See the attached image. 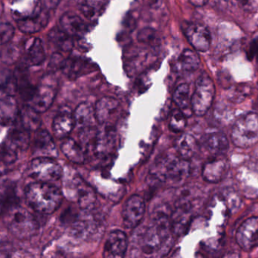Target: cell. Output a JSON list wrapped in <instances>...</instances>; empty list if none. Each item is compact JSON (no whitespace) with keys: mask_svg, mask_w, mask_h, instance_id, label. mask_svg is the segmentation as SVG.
I'll use <instances>...</instances> for the list:
<instances>
[{"mask_svg":"<svg viewBox=\"0 0 258 258\" xmlns=\"http://www.w3.org/2000/svg\"><path fill=\"white\" fill-rule=\"evenodd\" d=\"M19 118L22 123V127L28 131L39 129L40 125V118L38 117V113L32 109L31 107L20 111Z\"/></svg>","mask_w":258,"mask_h":258,"instance_id":"32","label":"cell"},{"mask_svg":"<svg viewBox=\"0 0 258 258\" xmlns=\"http://www.w3.org/2000/svg\"><path fill=\"white\" fill-rule=\"evenodd\" d=\"M40 0H13L11 13L16 21L24 20L38 16L42 12Z\"/></svg>","mask_w":258,"mask_h":258,"instance_id":"13","label":"cell"},{"mask_svg":"<svg viewBox=\"0 0 258 258\" xmlns=\"http://www.w3.org/2000/svg\"><path fill=\"white\" fill-rule=\"evenodd\" d=\"M6 211V208L4 206V203H3L2 201L0 199V217L3 216V214H4V212Z\"/></svg>","mask_w":258,"mask_h":258,"instance_id":"42","label":"cell"},{"mask_svg":"<svg viewBox=\"0 0 258 258\" xmlns=\"http://www.w3.org/2000/svg\"><path fill=\"white\" fill-rule=\"evenodd\" d=\"M186 126L185 114L181 110H173L170 114L169 128L172 132L179 133L185 130Z\"/></svg>","mask_w":258,"mask_h":258,"instance_id":"34","label":"cell"},{"mask_svg":"<svg viewBox=\"0 0 258 258\" xmlns=\"http://www.w3.org/2000/svg\"><path fill=\"white\" fill-rule=\"evenodd\" d=\"M7 164L0 161V186L5 183L7 177Z\"/></svg>","mask_w":258,"mask_h":258,"instance_id":"39","label":"cell"},{"mask_svg":"<svg viewBox=\"0 0 258 258\" xmlns=\"http://www.w3.org/2000/svg\"><path fill=\"white\" fill-rule=\"evenodd\" d=\"M15 28L8 22L0 23V45H5L10 43L14 37Z\"/></svg>","mask_w":258,"mask_h":258,"instance_id":"35","label":"cell"},{"mask_svg":"<svg viewBox=\"0 0 258 258\" xmlns=\"http://www.w3.org/2000/svg\"><path fill=\"white\" fill-rule=\"evenodd\" d=\"M258 139V119L256 113L249 112L234 123L231 140L235 146L247 149L256 144Z\"/></svg>","mask_w":258,"mask_h":258,"instance_id":"4","label":"cell"},{"mask_svg":"<svg viewBox=\"0 0 258 258\" xmlns=\"http://www.w3.org/2000/svg\"><path fill=\"white\" fill-rule=\"evenodd\" d=\"M3 217L7 229L19 239L28 240L37 233L39 224L37 219L22 207L18 205L10 207Z\"/></svg>","mask_w":258,"mask_h":258,"instance_id":"2","label":"cell"},{"mask_svg":"<svg viewBox=\"0 0 258 258\" xmlns=\"http://www.w3.org/2000/svg\"><path fill=\"white\" fill-rule=\"evenodd\" d=\"M78 200L80 207L84 211H91L96 205V192L90 185L81 181L78 182Z\"/></svg>","mask_w":258,"mask_h":258,"instance_id":"27","label":"cell"},{"mask_svg":"<svg viewBox=\"0 0 258 258\" xmlns=\"http://www.w3.org/2000/svg\"><path fill=\"white\" fill-rule=\"evenodd\" d=\"M239 5L246 11L256 12L257 9V0H237Z\"/></svg>","mask_w":258,"mask_h":258,"instance_id":"38","label":"cell"},{"mask_svg":"<svg viewBox=\"0 0 258 258\" xmlns=\"http://www.w3.org/2000/svg\"><path fill=\"white\" fill-rule=\"evenodd\" d=\"M188 161L181 158L179 155H167L160 159L152 171L154 177L158 180L179 182L189 174Z\"/></svg>","mask_w":258,"mask_h":258,"instance_id":"3","label":"cell"},{"mask_svg":"<svg viewBox=\"0 0 258 258\" xmlns=\"http://www.w3.org/2000/svg\"><path fill=\"white\" fill-rule=\"evenodd\" d=\"M25 196L30 206L40 214L55 212L62 202L63 196L58 187L49 182H32L26 187Z\"/></svg>","mask_w":258,"mask_h":258,"instance_id":"1","label":"cell"},{"mask_svg":"<svg viewBox=\"0 0 258 258\" xmlns=\"http://www.w3.org/2000/svg\"><path fill=\"white\" fill-rule=\"evenodd\" d=\"M119 106L120 103L114 98L103 97L99 99L94 107L96 121L100 125L107 124L118 111Z\"/></svg>","mask_w":258,"mask_h":258,"instance_id":"15","label":"cell"},{"mask_svg":"<svg viewBox=\"0 0 258 258\" xmlns=\"http://www.w3.org/2000/svg\"><path fill=\"white\" fill-rule=\"evenodd\" d=\"M72 37L68 35L61 28H53L49 34V39L55 46L63 51H69L73 47Z\"/></svg>","mask_w":258,"mask_h":258,"instance_id":"31","label":"cell"},{"mask_svg":"<svg viewBox=\"0 0 258 258\" xmlns=\"http://www.w3.org/2000/svg\"><path fill=\"white\" fill-rule=\"evenodd\" d=\"M75 125L73 113L69 108L61 110L52 123L54 135L58 139L66 138L70 135Z\"/></svg>","mask_w":258,"mask_h":258,"instance_id":"16","label":"cell"},{"mask_svg":"<svg viewBox=\"0 0 258 258\" xmlns=\"http://www.w3.org/2000/svg\"><path fill=\"white\" fill-rule=\"evenodd\" d=\"M185 35L191 46L199 52H206L211 43L209 30L205 25L190 23L185 29Z\"/></svg>","mask_w":258,"mask_h":258,"instance_id":"10","label":"cell"},{"mask_svg":"<svg viewBox=\"0 0 258 258\" xmlns=\"http://www.w3.org/2000/svg\"><path fill=\"white\" fill-rule=\"evenodd\" d=\"M19 112V105L13 96H0V124L8 126L16 123Z\"/></svg>","mask_w":258,"mask_h":258,"instance_id":"17","label":"cell"},{"mask_svg":"<svg viewBox=\"0 0 258 258\" xmlns=\"http://www.w3.org/2000/svg\"><path fill=\"white\" fill-rule=\"evenodd\" d=\"M25 58L31 66L41 64L46 58V52L41 40L36 37L28 39L25 46Z\"/></svg>","mask_w":258,"mask_h":258,"instance_id":"19","label":"cell"},{"mask_svg":"<svg viewBox=\"0 0 258 258\" xmlns=\"http://www.w3.org/2000/svg\"><path fill=\"white\" fill-rule=\"evenodd\" d=\"M252 47L250 48V52H249L248 55L249 56L253 58V57L254 56L255 53H256V40H254L253 43H252Z\"/></svg>","mask_w":258,"mask_h":258,"instance_id":"41","label":"cell"},{"mask_svg":"<svg viewBox=\"0 0 258 258\" xmlns=\"http://www.w3.org/2000/svg\"><path fill=\"white\" fill-rule=\"evenodd\" d=\"M176 149L181 158L188 161L197 153L199 143L193 136L183 134L176 142Z\"/></svg>","mask_w":258,"mask_h":258,"instance_id":"22","label":"cell"},{"mask_svg":"<svg viewBox=\"0 0 258 258\" xmlns=\"http://www.w3.org/2000/svg\"><path fill=\"white\" fill-rule=\"evenodd\" d=\"M189 94V87L186 84L178 86L173 93V102L184 114L185 111H188L191 109V98Z\"/></svg>","mask_w":258,"mask_h":258,"instance_id":"29","label":"cell"},{"mask_svg":"<svg viewBox=\"0 0 258 258\" xmlns=\"http://www.w3.org/2000/svg\"><path fill=\"white\" fill-rule=\"evenodd\" d=\"M209 0H189L190 4L196 7H202L208 4Z\"/></svg>","mask_w":258,"mask_h":258,"instance_id":"40","label":"cell"},{"mask_svg":"<svg viewBox=\"0 0 258 258\" xmlns=\"http://www.w3.org/2000/svg\"><path fill=\"white\" fill-rule=\"evenodd\" d=\"M257 217H253L243 222L237 230V243L244 251H251L257 246Z\"/></svg>","mask_w":258,"mask_h":258,"instance_id":"9","label":"cell"},{"mask_svg":"<svg viewBox=\"0 0 258 258\" xmlns=\"http://www.w3.org/2000/svg\"><path fill=\"white\" fill-rule=\"evenodd\" d=\"M34 153L37 157L55 158L58 155L53 139L46 130L37 129L34 142Z\"/></svg>","mask_w":258,"mask_h":258,"instance_id":"14","label":"cell"},{"mask_svg":"<svg viewBox=\"0 0 258 258\" xmlns=\"http://www.w3.org/2000/svg\"><path fill=\"white\" fill-rule=\"evenodd\" d=\"M18 90L17 78L7 69L0 70V96H14Z\"/></svg>","mask_w":258,"mask_h":258,"instance_id":"28","label":"cell"},{"mask_svg":"<svg viewBox=\"0 0 258 258\" xmlns=\"http://www.w3.org/2000/svg\"><path fill=\"white\" fill-rule=\"evenodd\" d=\"M73 115L75 124L80 130L95 126V123L97 122L95 116L94 107L88 102L80 104L73 113Z\"/></svg>","mask_w":258,"mask_h":258,"instance_id":"20","label":"cell"},{"mask_svg":"<svg viewBox=\"0 0 258 258\" xmlns=\"http://www.w3.org/2000/svg\"><path fill=\"white\" fill-rule=\"evenodd\" d=\"M1 52H0V58L4 64L7 66H12L19 61L20 58L22 51L17 45L9 43L4 45Z\"/></svg>","mask_w":258,"mask_h":258,"instance_id":"33","label":"cell"},{"mask_svg":"<svg viewBox=\"0 0 258 258\" xmlns=\"http://www.w3.org/2000/svg\"><path fill=\"white\" fill-rule=\"evenodd\" d=\"M30 173L40 182H49L58 180L63 173L62 167L55 158L37 157L30 164Z\"/></svg>","mask_w":258,"mask_h":258,"instance_id":"7","label":"cell"},{"mask_svg":"<svg viewBox=\"0 0 258 258\" xmlns=\"http://www.w3.org/2000/svg\"><path fill=\"white\" fill-rule=\"evenodd\" d=\"M158 38L156 37V33L153 29L151 28H146L142 30L138 34V40L141 43H147V44H152L155 43Z\"/></svg>","mask_w":258,"mask_h":258,"instance_id":"37","label":"cell"},{"mask_svg":"<svg viewBox=\"0 0 258 258\" xmlns=\"http://www.w3.org/2000/svg\"><path fill=\"white\" fill-rule=\"evenodd\" d=\"M49 22V14L42 10L35 17L17 21L18 27L22 32L34 34L43 30Z\"/></svg>","mask_w":258,"mask_h":258,"instance_id":"23","label":"cell"},{"mask_svg":"<svg viewBox=\"0 0 258 258\" xmlns=\"http://www.w3.org/2000/svg\"><path fill=\"white\" fill-rule=\"evenodd\" d=\"M250 93V87L248 86L239 85L235 87L232 93H231V99L233 100V102H241L243 99H245Z\"/></svg>","mask_w":258,"mask_h":258,"instance_id":"36","label":"cell"},{"mask_svg":"<svg viewBox=\"0 0 258 258\" xmlns=\"http://www.w3.org/2000/svg\"><path fill=\"white\" fill-rule=\"evenodd\" d=\"M128 247V238L123 231L116 230L110 232L105 241L103 256L105 257H123Z\"/></svg>","mask_w":258,"mask_h":258,"instance_id":"11","label":"cell"},{"mask_svg":"<svg viewBox=\"0 0 258 258\" xmlns=\"http://www.w3.org/2000/svg\"><path fill=\"white\" fill-rule=\"evenodd\" d=\"M204 145L210 153L216 156L222 155L228 150L229 141L223 133L212 132L205 137Z\"/></svg>","mask_w":258,"mask_h":258,"instance_id":"21","label":"cell"},{"mask_svg":"<svg viewBox=\"0 0 258 258\" xmlns=\"http://www.w3.org/2000/svg\"><path fill=\"white\" fill-rule=\"evenodd\" d=\"M61 29L70 37L80 36L85 31V25L81 18L72 13H66L60 19Z\"/></svg>","mask_w":258,"mask_h":258,"instance_id":"24","label":"cell"},{"mask_svg":"<svg viewBox=\"0 0 258 258\" xmlns=\"http://www.w3.org/2000/svg\"><path fill=\"white\" fill-rule=\"evenodd\" d=\"M146 211V205L141 196L134 195L126 200L123 211V226L126 229H134L143 220Z\"/></svg>","mask_w":258,"mask_h":258,"instance_id":"8","label":"cell"},{"mask_svg":"<svg viewBox=\"0 0 258 258\" xmlns=\"http://www.w3.org/2000/svg\"><path fill=\"white\" fill-rule=\"evenodd\" d=\"M30 131L22 127L12 131L4 143V149L18 155L19 152L25 150L29 146Z\"/></svg>","mask_w":258,"mask_h":258,"instance_id":"18","label":"cell"},{"mask_svg":"<svg viewBox=\"0 0 258 258\" xmlns=\"http://www.w3.org/2000/svg\"><path fill=\"white\" fill-rule=\"evenodd\" d=\"M100 225L97 221L90 219H82L75 221L73 225L74 233L82 238L89 239L99 233Z\"/></svg>","mask_w":258,"mask_h":258,"instance_id":"26","label":"cell"},{"mask_svg":"<svg viewBox=\"0 0 258 258\" xmlns=\"http://www.w3.org/2000/svg\"><path fill=\"white\" fill-rule=\"evenodd\" d=\"M228 162L222 155H216L205 163L202 169V176L209 183H217L226 176Z\"/></svg>","mask_w":258,"mask_h":258,"instance_id":"12","label":"cell"},{"mask_svg":"<svg viewBox=\"0 0 258 258\" xmlns=\"http://www.w3.org/2000/svg\"><path fill=\"white\" fill-rule=\"evenodd\" d=\"M215 93L212 79L208 74H202L196 81V88L191 97V111L199 117L205 115L212 105Z\"/></svg>","mask_w":258,"mask_h":258,"instance_id":"5","label":"cell"},{"mask_svg":"<svg viewBox=\"0 0 258 258\" xmlns=\"http://www.w3.org/2000/svg\"><path fill=\"white\" fill-rule=\"evenodd\" d=\"M179 67L185 72H195L200 66V58L195 51L185 49L178 59Z\"/></svg>","mask_w":258,"mask_h":258,"instance_id":"30","label":"cell"},{"mask_svg":"<svg viewBox=\"0 0 258 258\" xmlns=\"http://www.w3.org/2000/svg\"><path fill=\"white\" fill-rule=\"evenodd\" d=\"M61 152L66 158L75 164H83L86 161V154L81 144L75 140L66 137L61 146Z\"/></svg>","mask_w":258,"mask_h":258,"instance_id":"25","label":"cell"},{"mask_svg":"<svg viewBox=\"0 0 258 258\" xmlns=\"http://www.w3.org/2000/svg\"><path fill=\"white\" fill-rule=\"evenodd\" d=\"M56 87V82L51 76L43 78L28 99V106L38 114L46 112L55 100Z\"/></svg>","mask_w":258,"mask_h":258,"instance_id":"6","label":"cell"}]
</instances>
